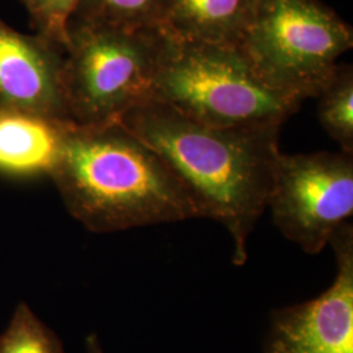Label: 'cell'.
<instances>
[{"mask_svg":"<svg viewBox=\"0 0 353 353\" xmlns=\"http://www.w3.org/2000/svg\"><path fill=\"white\" fill-rule=\"evenodd\" d=\"M72 125L0 103V176H50Z\"/></svg>","mask_w":353,"mask_h":353,"instance_id":"9c48e42d","label":"cell"},{"mask_svg":"<svg viewBox=\"0 0 353 353\" xmlns=\"http://www.w3.org/2000/svg\"><path fill=\"white\" fill-rule=\"evenodd\" d=\"M336 272L318 297L275 309L263 353H353V224L347 221L328 240Z\"/></svg>","mask_w":353,"mask_h":353,"instance_id":"52a82bcc","label":"cell"},{"mask_svg":"<svg viewBox=\"0 0 353 353\" xmlns=\"http://www.w3.org/2000/svg\"><path fill=\"white\" fill-rule=\"evenodd\" d=\"M168 6L169 0H80L71 19L127 29L163 28Z\"/></svg>","mask_w":353,"mask_h":353,"instance_id":"8fae6325","label":"cell"},{"mask_svg":"<svg viewBox=\"0 0 353 353\" xmlns=\"http://www.w3.org/2000/svg\"><path fill=\"white\" fill-rule=\"evenodd\" d=\"M85 353H103L101 341L96 332L89 334L85 339Z\"/></svg>","mask_w":353,"mask_h":353,"instance_id":"9a60e30c","label":"cell"},{"mask_svg":"<svg viewBox=\"0 0 353 353\" xmlns=\"http://www.w3.org/2000/svg\"><path fill=\"white\" fill-rule=\"evenodd\" d=\"M50 176L68 212L93 233L203 219L164 160L121 122L74 123Z\"/></svg>","mask_w":353,"mask_h":353,"instance_id":"7a4b0ae2","label":"cell"},{"mask_svg":"<svg viewBox=\"0 0 353 353\" xmlns=\"http://www.w3.org/2000/svg\"><path fill=\"white\" fill-rule=\"evenodd\" d=\"M163 28L127 29L71 19L67 26L63 92L79 126L119 122L151 100Z\"/></svg>","mask_w":353,"mask_h":353,"instance_id":"277c9868","label":"cell"},{"mask_svg":"<svg viewBox=\"0 0 353 353\" xmlns=\"http://www.w3.org/2000/svg\"><path fill=\"white\" fill-rule=\"evenodd\" d=\"M0 353H65L59 336L26 303H19L0 334Z\"/></svg>","mask_w":353,"mask_h":353,"instance_id":"4fadbf2b","label":"cell"},{"mask_svg":"<svg viewBox=\"0 0 353 353\" xmlns=\"http://www.w3.org/2000/svg\"><path fill=\"white\" fill-rule=\"evenodd\" d=\"M258 0H169L164 29L186 41L239 46Z\"/></svg>","mask_w":353,"mask_h":353,"instance_id":"30bf717a","label":"cell"},{"mask_svg":"<svg viewBox=\"0 0 353 353\" xmlns=\"http://www.w3.org/2000/svg\"><path fill=\"white\" fill-rule=\"evenodd\" d=\"M119 122L164 160L203 217L227 229L233 265H246L274 181L280 127L207 126L156 101L132 108Z\"/></svg>","mask_w":353,"mask_h":353,"instance_id":"6da1fadb","label":"cell"},{"mask_svg":"<svg viewBox=\"0 0 353 353\" xmlns=\"http://www.w3.org/2000/svg\"><path fill=\"white\" fill-rule=\"evenodd\" d=\"M267 208L280 233L316 255L353 214V153H279Z\"/></svg>","mask_w":353,"mask_h":353,"instance_id":"8992f818","label":"cell"},{"mask_svg":"<svg viewBox=\"0 0 353 353\" xmlns=\"http://www.w3.org/2000/svg\"><path fill=\"white\" fill-rule=\"evenodd\" d=\"M150 101L214 127H280L303 102L270 87L239 46L186 41L165 30Z\"/></svg>","mask_w":353,"mask_h":353,"instance_id":"3957f363","label":"cell"},{"mask_svg":"<svg viewBox=\"0 0 353 353\" xmlns=\"http://www.w3.org/2000/svg\"><path fill=\"white\" fill-rule=\"evenodd\" d=\"M37 34L65 46L67 26L80 0H20Z\"/></svg>","mask_w":353,"mask_h":353,"instance_id":"5bb4252c","label":"cell"},{"mask_svg":"<svg viewBox=\"0 0 353 353\" xmlns=\"http://www.w3.org/2000/svg\"><path fill=\"white\" fill-rule=\"evenodd\" d=\"M352 46V26L321 0H258L239 49L270 87L305 101Z\"/></svg>","mask_w":353,"mask_h":353,"instance_id":"5b68a950","label":"cell"},{"mask_svg":"<svg viewBox=\"0 0 353 353\" xmlns=\"http://www.w3.org/2000/svg\"><path fill=\"white\" fill-rule=\"evenodd\" d=\"M318 119L341 151L353 153V70L338 64L327 85L316 97Z\"/></svg>","mask_w":353,"mask_h":353,"instance_id":"7c38bea8","label":"cell"},{"mask_svg":"<svg viewBox=\"0 0 353 353\" xmlns=\"http://www.w3.org/2000/svg\"><path fill=\"white\" fill-rule=\"evenodd\" d=\"M64 54L62 45L0 20V103L72 122L64 100Z\"/></svg>","mask_w":353,"mask_h":353,"instance_id":"ba28073f","label":"cell"}]
</instances>
